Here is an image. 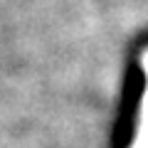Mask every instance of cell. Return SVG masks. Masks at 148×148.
<instances>
[{"instance_id":"6da1fadb","label":"cell","mask_w":148,"mask_h":148,"mask_svg":"<svg viewBox=\"0 0 148 148\" xmlns=\"http://www.w3.org/2000/svg\"><path fill=\"white\" fill-rule=\"evenodd\" d=\"M141 67H143V74H146V89H143L141 109H138V126H136V136H133L131 148H148V49L141 54Z\"/></svg>"}]
</instances>
